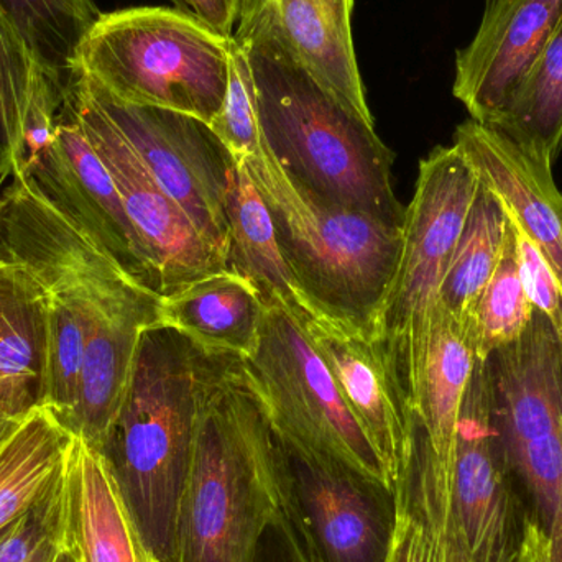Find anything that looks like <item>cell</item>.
<instances>
[{"label": "cell", "mask_w": 562, "mask_h": 562, "mask_svg": "<svg viewBox=\"0 0 562 562\" xmlns=\"http://www.w3.org/2000/svg\"><path fill=\"white\" fill-rule=\"evenodd\" d=\"M42 406V396L29 383L15 379L0 380V448L30 413Z\"/></svg>", "instance_id": "cell-34"}, {"label": "cell", "mask_w": 562, "mask_h": 562, "mask_svg": "<svg viewBox=\"0 0 562 562\" xmlns=\"http://www.w3.org/2000/svg\"><path fill=\"white\" fill-rule=\"evenodd\" d=\"M231 40L177 7L101 13L76 49L75 75L125 104L167 109L207 125L223 105Z\"/></svg>", "instance_id": "cell-5"}, {"label": "cell", "mask_w": 562, "mask_h": 562, "mask_svg": "<svg viewBox=\"0 0 562 562\" xmlns=\"http://www.w3.org/2000/svg\"><path fill=\"white\" fill-rule=\"evenodd\" d=\"M75 436L45 406L26 416L0 448V537L65 475Z\"/></svg>", "instance_id": "cell-26"}, {"label": "cell", "mask_w": 562, "mask_h": 562, "mask_svg": "<svg viewBox=\"0 0 562 562\" xmlns=\"http://www.w3.org/2000/svg\"><path fill=\"white\" fill-rule=\"evenodd\" d=\"M61 540L63 479L58 487L0 537V562H52Z\"/></svg>", "instance_id": "cell-33"}, {"label": "cell", "mask_w": 562, "mask_h": 562, "mask_svg": "<svg viewBox=\"0 0 562 562\" xmlns=\"http://www.w3.org/2000/svg\"><path fill=\"white\" fill-rule=\"evenodd\" d=\"M0 183H2V178H0Z\"/></svg>", "instance_id": "cell-42"}, {"label": "cell", "mask_w": 562, "mask_h": 562, "mask_svg": "<svg viewBox=\"0 0 562 562\" xmlns=\"http://www.w3.org/2000/svg\"><path fill=\"white\" fill-rule=\"evenodd\" d=\"M52 562H81L79 561L78 554H76L75 548L65 541L63 538L61 543H59L58 550H56L55 557H53Z\"/></svg>", "instance_id": "cell-39"}, {"label": "cell", "mask_w": 562, "mask_h": 562, "mask_svg": "<svg viewBox=\"0 0 562 562\" xmlns=\"http://www.w3.org/2000/svg\"><path fill=\"white\" fill-rule=\"evenodd\" d=\"M524 494L495 423L487 366L479 359L459 412L451 468L452 508L472 562L520 561L537 520Z\"/></svg>", "instance_id": "cell-12"}, {"label": "cell", "mask_w": 562, "mask_h": 562, "mask_svg": "<svg viewBox=\"0 0 562 562\" xmlns=\"http://www.w3.org/2000/svg\"><path fill=\"white\" fill-rule=\"evenodd\" d=\"M161 190L200 236L226 259L231 187L237 160L206 122L181 112L117 101L78 75Z\"/></svg>", "instance_id": "cell-11"}, {"label": "cell", "mask_w": 562, "mask_h": 562, "mask_svg": "<svg viewBox=\"0 0 562 562\" xmlns=\"http://www.w3.org/2000/svg\"><path fill=\"white\" fill-rule=\"evenodd\" d=\"M548 560V535L538 520L531 521L528 530L527 540H525L524 550H521L520 561L518 562H547Z\"/></svg>", "instance_id": "cell-37"}, {"label": "cell", "mask_w": 562, "mask_h": 562, "mask_svg": "<svg viewBox=\"0 0 562 562\" xmlns=\"http://www.w3.org/2000/svg\"><path fill=\"white\" fill-rule=\"evenodd\" d=\"M236 35L246 42L262 142L284 173L330 203L403 227L393 191L395 155L375 125L327 91L281 38L270 0H244Z\"/></svg>", "instance_id": "cell-1"}, {"label": "cell", "mask_w": 562, "mask_h": 562, "mask_svg": "<svg viewBox=\"0 0 562 562\" xmlns=\"http://www.w3.org/2000/svg\"><path fill=\"white\" fill-rule=\"evenodd\" d=\"M63 538L81 562H151L101 452L76 436L63 477Z\"/></svg>", "instance_id": "cell-19"}, {"label": "cell", "mask_w": 562, "mask_h": 562, "mask_svg": "<svg viewBox=\"0 0 562 562\" xmlns=\"http://www.w3.org/2000/svg\"><path fill=\"white\" fill-rule=\"evenodd\" d=\"M477 187V173L456 145H439L419 161L398 266L373 326V337L395 360L406 398L422 367L431 317Z\"/></svg>", "instance_id": "cell-7"}, {"label": "cell", "mask_w": 562, "mask_h": 562, "mask_svg": "<svg viewBox=\"0 0 562 562\" xmlns=\"http://www.w3.org/2000/svg\"><path fill=\"white\" fill-rule=\"evenodd\" d=\"M210 127L234 158L249 157L256 154L262 144L256 82L250 68L249 53L246 42L236 33L231 40L226 94Z\"/></svg>", "instance_id": "cell-32"}, {"label": "cell", "mask_w": 562, "mask_h": 562, "mask_svg": "<svg viewBox=\"0 0 562 562\" xmlns=\"http://www.w3.org/2000/svg\"><path fill=\"white\" fill-rule=\"evenodd\" d=\"M7 252L26 267L48 293L45 408L68 429L95 317L127 311L158 314L160 296L131 279L91 237L56 214L19 231L10 239Z\"/></svg>", "instance_id": "cell-6"}, {"label": "cell", "mask_w": 562, "mask_h": 562, "mask_svg": "<svg viewBox=\"0 0 562 562\" xmlns=\"http://www.w3.org/2000/svg\"><path fill=\"white\" fill-rule=\"evenodd\" d=\"M151 326H158V314L147 311L105 313L92 324L68 431L94 449L101 448L121 408L138 340Z\"/></svg>", "instance_id": "cell-24"}, {"label": "cell", "mask_w": 562, "mask_h": 562, "mask_svg": "<svg viewBox=\"0 0 562 562\" xmlns=\"http://www.w3.org/2000/svg\"><path fill=\"white\" fill-rule=\"evenodd\" d=\"M226 356L170 327L144 329L101 452L151 562H171L175 527L207 385Z\"/></svg>", "instance_id": "cell-2"}, {"label": "cell", "mask_w": 562, "mask_h": 562, "mask_svg": "<svg viewBox=\"0 0 562 562\" xmlns=\"http://www.w3.org/2000/svg\"><path fill=\"white\" fill-rule=\"evenodd\" d=\"M533 313L535 306L521 277L517 231L510 220L504 252L475 307L472 329L479 359L485 360L495 350L520 339Z\"/></svg>", "instance_id": "cell-31"}, {"label": "cell", "mask_w": 562, "mask_h": 562, "mask_svg": "<svg viewBox=\"0 0 562 562\" xmlns=\"http://www.w3.org/2000/svg\"><path fill=\"white\" fill-rule=\"evenodd\" d=\"M297 321L326 362L395 491L408 456L412 409L392 353L375 337L327 314Z\"/></svg>", "instance_id": "cell-15"}, {"label": "cell", "mask_w": 562, "mask_h": 562, "mask_svg": "<svg viewBox=\"0 0 562 562\" xmlns=\"http://www.w3.org/2000/svg\"><path fill=\"white\" fill-rule=\"evenodd\" d=\"M492 409L538 524L562 505V344L535 310L520 339L485 359Z\"/></svg>", "instance_id": "cell-9"}, {"label": "cell", "mask_w": 562, "mask_h": 562, "mask_svg": "<svg viewBox=\"0 0 562 562\" xmlns=\"http://www.w3.org/2000/svg\"><path fill=\"white\" fill-rule=\"evenodd\" d=\"M190 12L200 16L216 32L234 35V26L243 15L244 0H184Z\"/></svg>", "instance_id": "cell-36"}, {"label": "cell", "mask_w": 562, "mask_h": 562, "mask_svg": "<svg viewBox=\"0 0 562 562\" xmlns=\"http://www.w3.org/2000/svg\"><path fill=\"white\" fill-rule=\"evenodd\" d=\"M263 300L236 270H220L160 296L158 326L170 327L211 356H252L262 329Z\"/></svg>", "instance_id": "cell-20"}, {"label": "cell", "mask_w": 562, "mask_h": 562, "mask_svg": "<svg viewBox=\"0 0 562 562\" xmlns=\"http://www.w3.org/2000/svg\"><path fill=\"white\" fill-rule=\"evenodd\" d=\"M236 160L227 203V267L252 281L263 300L279 301L293 316H321L323 311L316 310L304 296L283 259L269 207L254 184L246 164L239 158Z\"/></svg>", "instance_id": "cell-25"}, {"label": "cell", "mask_w": 562, "mask_h": 562, "mask_svg": "<svg viewBox=\"0 0 562 562\" xmlns=\"http://www.w3.org/2000/svg\"><path fill=\"white\" fill-rule=\"evenodd\" d=\"M65 104L111 173L125 211L157 267L161 296L229 269L226 259L200 236L183 211L161 190L78 75Z\"/></svg>", "instance_id": "cell-13"}, {"label": "cell", "mask_w": 562, "mask_h": 562, "mask_svg": "<svg viewBox=\"0 0 562 562\" xmlns=\"http://www.w3.org/2000/svg\"><path fill=\"white\" fill-rule=\"evenodd\" d=\"M49 303L45 286L0 252V380L32 385L46 403Z\"/></svg>", "instance_id": "cell-27"}, {"label": "cell", "mask_w": 562, "mask_h": 562, "mask_svg": "<svg viewBox=\"0 0 562 562\" xmlns=\"http://www.w3.org/2000/svg\"><path fill=\"white\" fill-rule=\"evenodd\" d=\"M508 229L510 216L504 203L479 180L439 293V303L471 329L482 291L504 252Z\"/></svg>", "instance_id": "cell-28"}, {"label": "cell", "mask_w": 562, "mask_h": 562, "mask_svg": "<svg viewBox=\"0 0 562 562\" xmlns=\"http://www.w3.org/2000/svg\"><path fill=\"white\" fill-rule=\"evenodd\" d=\"M276 432L281 510L307 560L385 562L395 528V492Z\"/></svg>", "instance_id": "cell-10"}, {"label": "cell", "mask_w": 562, "mask_h": 562, "mask_svg": "<svg viewBox=\"0 0 562 562\" xmlns=\"http://www.w3.org/2000/svg\"><path fill=\"white\" fill-rule=\"evenodd\" d=\"M548 560L547 562H562V505L558 508L553 521L547 528Z\"/></svg>", "instance_id": "cell-38"}, {"label": "cell", "mask_w": 562, "mask_h": 562, "mask_svg": "<svg viewBox=\"0 0 562 562\" xmlns=\"http://www.w3.org/2000/svg\"><path fill=\"white\" fill-rule=\"evenodd\" d=\"M33 55L61 91L75 82L79 43L101 12L94 0H0Z\"/></svg>", "instance_id": "cell-30"}, {"label": "cell", "mask_w": 562, "mask_h": 562, "mask_svg": "<svg viewBox=\"0 0 562 562\" xmlns=\"http://www.w3.org/2000/svg\"><path fill=\"white\" fill-rule=\"evenodd\" d=\"M240 363L279 431L393 491L303 324L279 301L266 300L259 342Z\"/></svg>", "instance_id": "cell-8"}, {"label": "cell", "mask_w": 562, "mask_h": 562, "mask_svg": "<svg viewBox=\"0 0 562 562\" xmlns=\"http://www.w3.org/2000/svg\"><path fill=\"white\" fill-rule=\"evenodd\" d=\"M477 360L471 327L439 303L431 317L422 367L408 392V405L422 422L439 464L449 472L459 412Z\"/></svg>", "instance_id": "cell-23"}, {"label": "cell", "mask_w": 562, "mask_h": 562, "mask_svg": "<svg viewBox=\"0 0 562 562\" xmlns=\"http://www.w3.org/2000/svg\"><path fill=\"white\" fill-rule=\"evenodd\" d=\"M281 505L272 419L240 359L223 357L201 406L171 562L252 561Z\"/></svg>", "instance_id": "cell-3"}, {"label": "cell", "mask_w": 562, "mask_h": 562, "mask_svg": "<svg viewBox=\"0 0 562 562\" xmlns=\"http://www.w3.org/2000/svg\"><path fill=\"white\" fill-rule=\"evenodd\" d=\"M561 344H562V337H560Z\"/></svg>", "instance_id": "cell-43"}, {"label": "cell", "mask_w": 562, "mask_h": 562, "mask_svg": "<svg viewBox=\"0 0 562 562\" xmlns=\"http://www.w3.org/2000/svg\"><path fill=\"white\" fill-rule=\"evenodd\" d=\"M395 497V528L385 562L464 561L468 547L452 508L451 472L439 464L415 413Z\"/></svg>", "instance_id": "cell-18"}, {"label": "cell", "mask_w": 562, "mask_h": 562, "mask_svg": "<svg viewBox=\"0 0 562 562\" xmlns=\"http://www.w3.org/2000/svg\"><path fill=\"white\" fill-rule=\"evenodd\" d=\"M462 562H472L471 557H469V551L465 553L464 561Z\"/></svg>", "instance_id": "cell-41"}, {"label": "cell", "mask_w": 562, "mask_h": 562, "mask_svg": "<svg viewBox=\"0 0 562 562\" xmlns=\"http://www.w3.org/2000/svg\"><path fill=\"white\" fill-rule=\"evenodd\" d=\"M562 15V0H485L477 32L456 52L452 94L494 125Z\"/></svg>", "instance_id": "cell-16"}, {"label": "cell", "mask_w": 562, "mask_h": 562, "mask_svg": "<svg viewBox=\"0 0 562 562\" xmlns=\"http://www.w3.org/2000/svg\"><path fill=\"white\" fill-rule=\"evenodd\" d=\"M553 168L562 151V15L494 125Z\"/></svg>", "instance_id": "cell-29"}, {"label": "cell", "mask_w": 562, "mask_h": 562, "mask_svg": "<svg viewBox=\"0 0 562 562\" xmlns=\"http://www.w3.org/2000/svg\"><path fill=\"white\" fill-rule=\"evenodd\" d=\"M452 145L479 180L504 203L520 233L540 252L562 291V193L553 168L531 157L497 128L468 119Z\"/></svg>", "instance_id": "cell-17"}, {"label": "cell", "mask_w": 562, "mask_h": 562, "mask_svg": "<svg viewBox=\"0 0 562 562\" xmlns=\"http://www.w3.org/2000/svg\"><path fill=\"white\" fill-rule=\"evenodd\" d=\"M250 562H310L283 510L260 538Z\"/></svg>", "instance_id": "cell-35"}, {"label": "cell", "mask_w": 562, "mask_h": 562, "mask_svg": "<svg viewBox=\"0 0 562 562\" xmlns=\"http://www.w3.org/2000/svg\"><path fill=\"white\" fill-rule=\"evenodd\" d=\"M170 2L173 3L177 9L187 10V12H190V9H188L187 2H184V0H170Z\"/></svg>", "instance_id": "cell-40"}, {"label": "cell", "mask_w": 562, "mask_h": 562, "mask_svg": "<svg viewBox=\"0 0 562 562\" xmlns=\"http://www.w3.org/2000/svg\"><path fill=\"white\" fill-rule=\"evenodd\" d=\"M131 279L161 296L160 277L105 165L63 104L52 138L22 173Z\"/></svg>", "instance_id": "cell-14"}, {"label": "cell", "mask_w": 562, "mask_h": 562, "mask_svg": "<svg viewBox=\"0 0 562 562\" xmlns=\"http://www.w3.org/2000/svg\"><path fill=\"white\" fill-rule=\"evenodd\" d=\"M66 92L0 10V178L22 173L52 138Z\"/></svg>", "instance_id": "cell-21"}, {"label": "cell", "mask_w": 562, "mask_h": 562, "mask_svg": "<svg viewBox=\"0 0 562 562\" xmlns=\"http://www.w3.org/2000/svg\"><path fill=\"white\" fill-rule=\"evenodd\" d=\"M239 160L269 207L281 254L304 296L327 316L373 337L398 266L403 227L300 187L263 142Z\"/></svg>", "instance_id": "cell-4"}, {"label": "cell", "mask_w": 562, "mask_h": 562, "mask_svg": "<svg viewBox=\"0 0 562 562\" xmlns=\"http://www.w3.org/2000/svg\"><path fill=\"white\" fill-rule=\"evenodd\" d=\"M270 3L281 38L294 56L349 111L367 124L375 125L353 48V0H270Z\"/></svg>", "instance_id": "cell-22"}]
</instances>
